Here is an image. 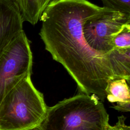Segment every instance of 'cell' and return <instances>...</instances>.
<instances>
[{"mask_svg":"<svg viewBox=\"0 0 130 130\" xmlns=\"http://www.w3.org/2000/svg\"><path fill=\"white\" fill-rule=\"evenodd\" d=\"M105 8L87 0H55L40 18L39 32L45 49L66 69L80 91L94 94L102 102L108 83L118 78L108 54L96 52L86 42L83 26Z\"/></svg>","mask_w":130,"mask_h":130,"instance_id":"obj_1","label":"cell"},{"mask_svg":"<svg viewBox=\"0 0 130 130\" xmlns=\"http://www.w3.org/2000/svg\"><path fill=\"white\" fill-rule=\"evenodd\" d=\"M109 120L95 95L80 93L48 107L42 121L31 130H108Z\"/></svg>","mask_w":130,"mask_h":130,"instance_id":"obj_2","label":"cell"},{"mask_svg":"<svg viewBox=\"0 0 130 130\" xmlns=\"http://www.w3.org/2000/svg\"><path fill=\"white\" fill-rule=\"evenodd\" d=\"M29 74L4 96L0 104V130H31L44 118L48 106Z\"/></svg>","mask_w":130,"mask_h":130,"instance_id":"obj_3","label":"cell"},{"mask_svg":"<svg viewBox=\"0 0 130 130\" xmlns=\"http://www.w3.org/2000/svg\"><path fill=\"white\" fill-rule=\"evenodd\" d=\"M32 53L23 30L0 54V104L6 94L32 73Z\"/></svg>","mask_w":130,"mask_h":130,"instance_id":"obj_4","label":"cell"},{"mask_svg":"<svg viewBox=\"0 0 130 130\" xmlns=\"http://www.w3.org/2000/svg\"><path fill=\"white\" fill-rule=\"evenodd\" d=\"M128 22H130V16L105 7L85 21L84 37L92 49L106 55L114 49L112 42L113 35Z\"/></svg>","mask_w":130,"mask_h":130,"instance_id":"obj_5","label":"cell"},{"mask_svg":"<svg viewBox=\"0 0 130 130\" xmlns=\"http://www.w3.org/2000/svg\"><path fill=\"white\" fill-rule=\"evenodd\" d=\"M23 21L9 0H0V54L23 30Z\"/></svg>","mask_w":130,"mask_h":130,"instance_id":"obj_6","label":"cell"},{"mask_svg":"<svg viewBox=\"0 0 130 130\" xmlns=\"http://www.w3.org/2000/svg\"><path fill=\"white\" fill-rule=\"evenodd\" d=\"M129 83L124 79L110 81L106 87V98L111 103H116L112 108L120 112L130 111Z\"/></svg>","mask_w":130,"mask_h":130,"instance_id":"obj_7","label":"cell"},{"mask_svg":"<svg viewBox=\"0 0 130 130\" xmlns=\"http://www.w3.org/2000/svg\"><path fill=\"white\" fill-rule=\"evenodd\" d=\"M18 9L23 22L36 24L48 6L55 0H9Z\"/></svg>","mask_w":130,"mask_h":130,"instance_id":"obj_8","label":"cell"},{"mask_svg":"<svg viewBox=\"0 0 130 130\" xmlns=\"http://www.w3.org/2000/svg\"><path fill=\"white\" fill-rule=\"evenodd\" d=\"M108 55L116 77L124 79L130 83V49H113Z\"/></svg>","mask_w":130,"mask_h":130,"instance_id":"obj_9","label":"cell"},{"mask_svg":"<svg viewBox=\"0 0 130 130\" xmlns=\"http://www.w3.org/2000/svg\"><path fill=\"white\" fill-rule=\"evenodd\" d=\"M112 42L114 49H130V22L123 25L118 31L113 35Z\"/></svg>","mask_w":130,"mask_h":130,"instance_id":"obj_10","label":"cell"},{"mask_svg":"<svg viewBox=\"0 0 130 130\" xmlns=\"http://www.w3.org/2000/svg\"><path fill=\"white\" fill-rule=\"evenodd\" d=\"M103 7L130 16V0H101Z\"/></svg>","mask_w":130,"mask_h":130,"instance_id":"obj_11","label":"cell"},{"mask_svg":"<svg viewBox=\"0 0 130 130\" xmlns=\"http://www.w3.org/2000/svg\"><path fill=\"white\" fill-rule=\"evenodd\" d=\"M126 118L124 115L118 117V121L113 126L109 125L108 130H130V126L125 123Z\"/></svg>","mask_w":130,"mask_h":130,"instance_id":"obj_12","label":"cell"}]
</instances>
